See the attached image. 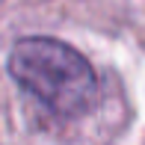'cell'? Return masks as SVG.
Returning a JSON list of instances; mask_svg holds the SVG:
<instances>
[{
	"label": "cell",
	"mask_w": 145,
	"mask_h": 145,
	"mask_svg": "<svg viewBox=\"0 0 145 145\" xmlns=\"http://www.w3.org/2000/svg\"><path fill=\"white\" fill-rule=\"evenodd\" d=\"M6 68L27 95L62 118L86 116L98 104V77L89 59L59 39L27 36L15 42Z\"/></svg>",
	"instance_id": "6da1fadb"
}]
</instances>
